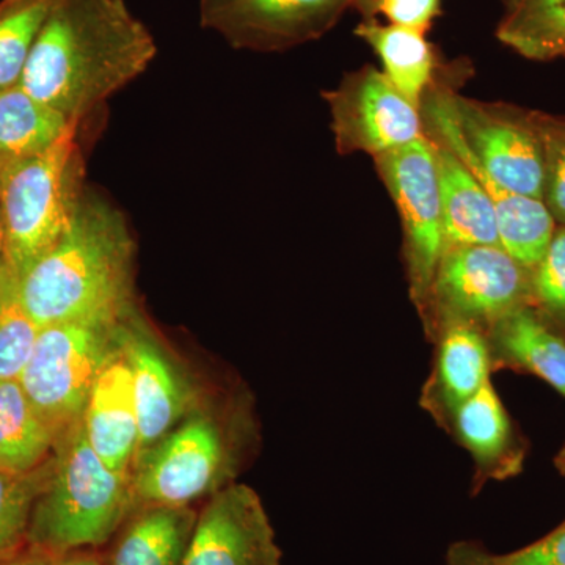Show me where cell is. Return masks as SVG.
I'll use <instances>...</instances> for the list:
<instances>
[{
  "label": "cell",
  "mask_w": 565,
  "mask_h": 565,
  "mask_svg": "<svg viewBox=\"0 0 565 565\" xmlns=\"http://www.w3.org/2000/svg\"><path fill=\"white\" fill-rule=\"evenodd\" d=\"M156 54L154 36L125 0H58L20 84L81 125L140 77Z\"/></svg>",
  "instance_id": "1"
},
{
  "label": "cell",
  "mask_w": 565,
  "mask_h": 565,
  "mask_svg": "<svg viewBox=\"0 0 565 565\" xmlns=\"http://www.w3.org/2000/svg\"><path fill=\"white\" fill-rule=\"evenodd\" d=\"M20 296L40 329L125 318L137 307L136 241L122 211L85 189L58 243L20 278Z\"/></svg>",
  "instance_id": "2"
},
{
  "label": "cell",
  "mask_w": 565,
  "mask_h": 565,
  "mask_svg": "<svg viewBox=\"0 0 565 565\" xmlns=\"http://www.w3.org/2000/svg\"><path fill=\"white\" fill-rule=\"evenodd\" d=\"M128 476L93 451L77 422L55 448L54 470L33 509L29 545L51 556L107 544L137 511Z\"/></svg>",
  "instance_id": "3"
},
{
  "label": "cell",
  "mask_w": 565,
  "mask_h": 565,
  "mask_svg": "<svg viewBox=\"0 0 565 565\" xmlns=\"http://www.w3.org/2000/svg\"><path fill=\"white\" fill-rule=\"evenodd\" d=\"M77 128L50 150L0 169L2 259L18 277L58 243L87 184Z\"/></svg>",
  "instance_id": "4"
},
{
  "label": "cell",
  "mask_w": 565,
  "mask_h": 565,
  "mask_svg": "<svg viewBox=\"0 0 565 565\" xmlns=\"http://www.w3.org/2000/svg\"><path fill=\"white\" fill-rule=\"evenodd\" d=\"M438 84L423 103L424 128L455 140L509 191L544 200V150L533 110L467 98Z\"/></svg>",
  "instance_id": "5"
},
{
  "label": "cell",
  "mask_w": 565,
  "mask_h": 565,
  "mask_svg": "<svg viewBox=\"0 0 565 565\" xmlns=\"http://www.w3.org/2000/svg\"><path fill=\"white\" fill-rule=\"evenodd\" d=\"M120 321L92 319L41 327L18 381L61 440L81 422L96 375L120 345Z\"/></svg>",
  "instance_id": "6"
},
{
  "label": "cell",
  "mask_w": 565,
  "mask_h": 565,
  "mask_svg": "<svg viewBox=\"0 0 565 565\" xmlns=\"http://www.w3.org/2000/svg\"><path fill=\"white\" fill-rule=\"evenodd\" d=\"M236 465L233 435L199 405L137 456L131 473L137 504L191 505L232 484Z\"/></svg>",
  "instance_id": "7"
},
{
  "label": "cell",
  "mask_w": 565,
  "mask_h": 565,
  "mask_svg": "<svg viewBox=\"0 0 565 565\" xmlns=\"http://www.w3.org/2000/svg\"><path fill=\"white\" fill-rule=\"evenodd\" d=\"M374 166L399 214L411 296L423 313L446 248L433 145L424 136L377 156Z\"/></svg>",
  "instance_id": "8"
},
{
  "label": "cell",
  "mask_w": 565,
  "mask_h": 565,
  "mask_svg": "<svg viewBox=\"0 0 565 565\" xmlns=\"http://www.w3.org/2000/svg\"><path fill=\"white\" fill-rule=\"evenodd\" d=\"M531 274L500 245L445 248L424 311L479 329L527 305Z\"/></svg>",
  "instance_id": "9"
},
{
  "label": "cell",
  "mask_w": 565,
  "mask_h": 565,
  "mask_svg": "<svg viewBox=\"0 0 565 565\" xmlns=\"http://www.w3.org/2000/svg\"><path fill=\"white\" fill-rule=\"evenodd\" d=\"M334 147L343 156L385 154L423 139V110L397 90L381 70L364 65L322 93Z\"/></svg>",
  "instance_id": "10"
},
{
  "label": "cell",
  "mask_w": 565,
  "mask_h": 565,
  "mask_svg": "<svg viewBox=\"0 0 565 565\" xmlns=\"http://www.w3.org/2000/svg\"><path fill=\"white\" fill-rule=\"evenodd\" d=\"M355 0H199L200 24L233 50L291 51L322 39Z\"/></svg>",
  "instance_id": "11"
},
{
  "label": "cell",
  "mask_w": 565,
  "mask_h": 565,
  "mask_svg": "<svg viewBox=\"0 0 565 565\" xmlns=\"http://www.w3.org/2000/svg\"><path fill=\"white\" fill-rule=\"evenodd\" d=\"M118 338L131 367L139 415V456L199 407V392L139 307L121 319Z\"/></svg>",
  "instance_id": "12"
},
{
  "label": "cell",
  "mask_w": 565,
  "mask_h": 565,
  "mask_svg": "<svg viewBox=\"0 0 565 565\" xmlns=\"http://www.w3.org/2000/svg\"><path fill=\"white\" fill-rule=\"evenodd\" d=\"M181 565H281L273 523L252 487L230 484L211 494Z\"/></svg>",
  "instance_id": "13"
},
{
  "label": "cell",
  "mask_w": 565,
  "mask_h": 565,
  "mask_svg": "<svg viewBox=\"0 0 565 565\" xmlns=\"http://www.w3.org/2000/svg\"><path fill=\"white\" fill-rule=\"evenodd\" d=\"M85 437L115 473L131 478L140 444L132 374L120 345L96 375L84 415Z\"/></svg>",
  "instance_id": "14"
},
{
  "label": "cell",
  "mask_w": 565,
  "mask_h": 565,
  "mask_svg": "<svg viewBox=\"0 0 565 565\" xmlns=\"http://www.w3.org/2000/svg\"><path fill=\"white\" fill-rule=\"evenodd\" d=\"M424 134L444 141L467 163L468 169L481 182L487 195H489L490 202L493 204L501 247L523 269H526L527 273H533L537 264L541 263V259L544 258L546 248L552 243L553 234H555L557 226L544 200L520 195V193L509 191V189L498 184L455 140L449 139L445 134L430 128H424Z\"/></svg>",
  "instance_id": "15"
},
{
  "label": "cell",
  "mask_w": 565,
  "mask_h": 565,
  "mask_svg": "<svg viewBox=\"0 0 565 565\" xmlns=\"http://www.w3.org/2000/svg\"><path fill=\"white\" fill-rule=\"evenodd\" d=\"M426 137L437 167L446 248L500 245L493 204L481 182L448 145Z\"/></svg>",
  "instance_id": "16"
},
{
  "label": "cell",
  "mask_w": 565,
  "mask_h": 565,
  "mask_svg": "<svg viewBox=\"0 0 565 565\" xmlns=\"http://www.w3.org/2000/svg\"><path fill=\"white\" fill-rule=\"evenodd\" d=\"M437 363L429 390L427 407L441 418L452 414L490 381V344L484 330L473 323H440Z\"/></svg>",
  "instance_id": "17"
},
{
  "label": "cell",
  "mask_w": 565,
  "mask_h": 565,
  "mask_svg": "<svg viewBox=\"0 0 565 565\" xmlns=\"http://www.w3.org/2000/svg\"><path fill=\"white\" fill-rule=\"evenodd\" d=\"M353 33L374 51L394 87L422 109L440 76L437 50L427 33L377 20H362Z\"/></svg>",
  "instance_id": "18"
},
{
  "label": "cell",
  "mask_w": 565,
  "mask_h": 565,
  "mask_svg": "<svg viewBox=\"0 0 565 565\" xmlns=\"http://www.w3.org/2000/svg\"><path fill=\"white\" fill-rule=\"evenodd\" d=\"M196 516L191 505H139L121 526L109 565H181Z\"/></svg>",
  "instance_id": "19"
},
{
  "label": "cell",
  "mask_w": 565,
  "mask_h": 565,
  "mask_svg": "<svg viewBox=\"0 0 565 565\" xmlns=\"http://www.w3.org/2000/svg\"><path fill=\"white\" fill-rule=\"evenodd\" d=\"M21 84L0 90V169L41 154L77 128Z\"/></svg>",
  "instance_id": "20"
},
{
  "label": "cell",
  "mask_w": 565,
  "mask_h": 565,
  "mask_svg": "<svg viewBox=\"0 0 565 565\" xmlns=\"http://www.w3.org/2000/svg\"><path fill=\"white\" fill-rule=\"evenodd\" d=\"M494 349L565 397V341L523 305L490 327Z\"/></svg>",
  "instance_id": "21"
},
{
  "label": "cell",
  "mask_w": 565,
  "mask_h": 565,
  "mask_svg": "<svg viewBox=\"0 0 565 565\" xmlns=\"http://www.w3.org/2000/svg\"><path fill=\"white\" fill-rule=\"evenodd\" d=\"M58 441L20 381H0V470L29 473L51 459Z\"/></svg>",
  "instance_id": "22"
},
{
  "label": "cell",
  "mask_w": 565,
  "mask_h": 565,
  "mask_svg": "<svg viewBox=\"0 0 565 565\" xmlns=\"http://www.w3.org/2000/svg\"><path fill=\"white\" fill-rule=\"evenodd\" d=\"M497 39L533 62L564 58L565 0H504Z\"/></svg>",
  "instance_id": "23"
},
{
  "label": "cell",
  "mask_w": 565,
  "mask_h": 565,
  "mask_svg": "<svg viewBox=\"0 0 565 565\" xmlns=\"http://www.w3.org/2000/svg\"><path fill=\"white\" fill-rule=\"evenodd\" d=\"M457 438L473 456L479 470H493L503 462L511 445L512 429L504 405L487 382L451 416Z\"/></svg>",
  "instance_id": "24"
},
{
  "label": "cell",
  "mask_w": 565,
  "mask_h": 565,
  "mask_svg": "<svg viewBox=\"0 0 565 565\" xmlns=\"http://www.w3.org/2000/svg\"><path fill=\"white\" fill-rule=\"evenodd\" d=\"M55 455L29 473L0 470V564L22 555L29 544L33 509L54 470Z\"/></svg>",
  "instance_id": "25"
},
{
  "label": "cell",
  "mask_w": 565,
  "mask_h": 565,
  "mask_svg": "<svg viewBox=\"0 0 565 565\" xmlns=\"http://www.w3.org/2000/svg\"><path fill=\"white\" fill-rule=\"evenodd\" d=\"M58 0H0V90L21 82L25 63Z\"/></svg>",
  "instance_id": "26"
},
{
  "label": "cell",
  "mask_w": 565,
  "mask_h": 565,
  "mask_svg": "<svg viewBox=\"0 0 565 565\" xmlns=\"http://www.w3.org/2000/svg\"><path fill=\"white\" fill-rule=\"evenodd\" d=\"M40 327L25 311L20 277L0 256V381H18L29 362Z\"/></svg>",
  "instance_id": "27"
},
{
  "label": "cell",
  "mask_w": 565,
  "mask_h": 565,
  "mask_svg": "<svg viewBox=\"0 0 565 565\" xmlns=\"http://www.w3.org/2000/svg\"><path fill=\"white\" fill-rule=\"evenodd\" d=\"M446 565H565V522L534 544L508 555H490L475 544L455 545Z\"/></svg>",
  "instance_id": "28"
},
{
  "label": "cell",
  "mask_w": 565,
  "mask_h": 565,
  "mask_svg": "<svg viewBox=\"0 0 565 565\" xmlns=\"http://www.w3.org/2000/svg\"><path fill=\"white\" fill-rule=\"evenodd\" d=\"M544 150V203L557 225H565V117L534 111Z\"/></svg>",
  "instance_id": "29"
},
{
  "label": "cell",
  "mask_w": 565,
  "mask_h": 565,
  "mask_svg": "<svg viewBox=\"0 0 565 565\" xmlns=\"http://www.w3.org/2000/svg\"><path fill=\"white\" fill-rule=\"evenodd\" d=\"M531 299L542 313L565 323V225H557L544 258L531 273Z\"/></svg>",
  "instance_id": "30"
},
{
  "label": "cell",
  "mask_w": 565,
  "mask_h": 565,
  "mask_svg": "<svg viewBox=\"0 0 565 565\" xmlns=\"http://www.w3.org/2000/svg\"><path fill=\"white\" fill-rule=\"evenodd\" d=\"M441 0H355L353 9L362 20H377L429 32L440 14Z\"/></svg>",
  "instance_id": "31"
},
{
  "label": "cell",
  "mask_w": 565,
  "mask_h": 565,
  "mask_svg": "<svg viewBox=\"0 0 565 565\" xmlns=\"http://www.w3.org/2000/svg\"><path fill=\"white\" fill-rule=\"evenodd\" d=\"M0 565H57V556L32 550L28 555H20Z\"/></svg>",
  "instance_id": "32"
},
{
  "label": "cell",
  "mask_w": 565,
  "mask_h": 565,
  "mask_svg": "<svg viewBox=\"0 0 565 565\" xmlns=\"http://www.w3.org/2000/svg\"><path fill=\"white\" fill-rule=\"evenodd\" d=\"M57 565H106L99 559L95 553L88 550H79V552L68 553L57 557Z\"/></svg>",
  "instance_id": "33"
},
{
  "label": "cell",
  "mask_w": 565,
  "mask_h": 565,
  "mask_svg": "<svg viewBox=\"0 0 565 565\" xmlns=\"http://www.w3.org/2000/svg\"><path fill=\"white\" fill-rule=\"evenodd\" d=\"M3 252V222H2V212H0V256H2Z\"/></svg>",
  "instance_id": "34"
},
{
  "label": "cell",
  "mask_w": 565,
  "mask_h": 565,
  "mask_svg": "<svg viewBox=\"0 0 565 565\" xmlns=\"http://www.w3.org/2000/svg\"><path fill=\"white\" fill-rule=\"evenodd\" d=\"M557 465H559L561 470H563L565 475V459H557Z\"/></svg>",
  "instance_id": "35"
},
{
  "label": "cell",
  "mask_w": 565,
  "mask_h": 565,
  "mask_svg": "<svg viewBox=\"0 0 565 565\" xmlns=\"http://www.w3.org/2000/svg\"><path fill=\"white\" fill-rule=\"evenodd\" d=\"M559 459H565V448H564V451L561 452Z\"/></svg>",
  "instance_id": "36"
},
{
  "label": "cell",
  "mask_w": 565,
  "mask_h": 565,
  "mask_svg": "<svg viewBox=\"0 0 565 565\" xmlns=\"http://www.w3.org/2000/svg\"><path fill=\"white\" fill-rule=\"evenodd\" d=\"M564 58H565V54H564Z\"/></svg>",
  "instance_id": "37"
}]
</instances>
